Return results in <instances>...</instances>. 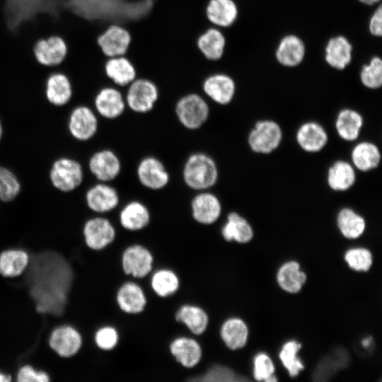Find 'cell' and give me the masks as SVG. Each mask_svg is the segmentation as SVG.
Segmentation results:
<instances>
[{"label":"cell","mask_w":382,"mask_h":382,"mask_svg":"<svg viewBox=\"0 0 382 382\" xmlns=\"http://www.w3.org/2000/svg\"><path fill=\"white\" fill-rule=\"evenodd\" d=\"M185 185L197 192L209 190L219 179V168L215 160L204 152H195L186 158L182 170Z\"/></svg>","instance_id":"1"},{"label":"cell","mask_w":382,"mask_h":382,"mask_svg":"<svg viewBox=\"0 0 382 382\" xmlns=\"http://www.w3.org/2000/svg\"><path fill=\"white\" fill-rule=\"evenodd\" d=\"M173 110L180 124L185 129L195 131L208 121L211 112L209 100L197 93H187L173 104Z\"/></svg>","instance_id":"2"},{"label":"cell","mask_w":382,"mask_h":382,"mask_svg":"<svg viewBox=\"0 0 382 382\" xmlns=\"http://www.w3.org/2000/svg\"><path fill=\"white\" fill-rule=\"evenodd\" d=\"M127 108L134 113L145 115L153 111L157 106L159 92L156 85L151 81L137 78L132 81L123 94Z\"/></svg>","instance_id":"3"},{"label":"cell","mask_w":382,"mask_h":382,"mask_svg":"<svg viewBox=\"0 0 382 382\" xmlns=\"http://www.w3.org/2000/svg\"><path fill=\"white\" fill-rule=\"evenodd\" d=\"M82 235L87 248L93 251H101L113 244L117 231L108 219L95 216L83 222Z\"/></svg>","instance_id":"4"},{"label":"cell","mask_w":382,"mask_h":382,"mask_svg":"<svg viewBox=\"0 0 382 382\" xmlns=\"http://www.w3.org/2000/svg\"><path fill=\"white\" fill-rule=\"evenodd\" d=\"M154 256L149 248L140 243L127 246L121 255L123 273L135 279L146 277L152 271Z\"/></svg>","instance_id":"5"},{"label":"cell","mask_w":382,"mask_h":382,"mask_svg":"<svg viewBox=\"0 0 382 382\" xmlns=\"http://www.w3.org/2000/svg\"><path fill=\"white\" fill-rule=\"evenodd\" d=\"M50 179L57 190L68 192L75 190L83 182V172L77 161L61 158L54 162L50 172Z\"/></svg>","instance_id":"6"},{"label":"cell","mask_w":382,"mask_h":382,"mask_svg":"<svg viewBox=\"0 0 382 382\" xmlns=\"http://www.w3.org/2000/svg\"><path fill=\"white\" fill-rule=\"evenodd\" d=\"M282 132L279 125L272 120H261L255 123L250 132L248 142L255 153L267 154L280 144Z\"/></svg>","instance_id":"7"},{"label":"cell","mask_w":382,"mask_h":382,"mask_svg":"<svg viewBox=\"0 0 382 382\" xmlns=\"http://www.w3.org/2000/svg\"><path fill=\"white\" fill-rule=\"evenodd\" d=\"M139 183L151 190H161L170 183V173L163 162L154 156L141 158L136 169Z\"/></svg>","instance_id":"8"},{"label":"cell","mask_w":382,"mask_h":382,"mask_svg":"<svg viewBox=\"0 0 382 382\" xmlns=\"http://www.w3.org/2000/svg\"><path fill=\"white\" fill-rule=\"evenodd\" d=\"M237 83L234 79L224 73L208 76L202 83L204 96L213 104L229 105L235 98Z\"/></svg>","instance_id":"9"},{"label":"cell","mask_w":382,"mask_h":382,"mask_svg":"<svg viewBox=\"0 0 382 382\" xmlns=\"http://www.w3.org/2000/svg\"><path fill=\"white\" fill-rule=\"evenodd\" d=\"M48 344L52 351L62 358L76 354L83 344L81 332L73 325L62 324L52 329Z\"/></svg>","instance_id":"10"},{"label":"cell","mask_w":382,"mask_h":382,"mask_svg":"<svg viewBox=\"0 0 382 382\" xmlns=\"http://www.w3.org/2000/svg\"><path fill=\"white\" fill-rule=\"evenodd\" d=\"M190 214L197 224L212 225L217 221L222 212L219 198L209 190L198 192L190 201Z\"/></svg>","instance_id":"11"},{"label":"cell","mask_w":382,"mask_h":382,"mask_svg":"<svg viewBox=\"0 0 382 382\" xmlns=\"http://www.w3.org/2000/svg\"><path fill=\"white\" fill-rule=\"evenodd\" d=\"M168 352L176 363L186 369L196 367L203 357V349L199 341L187 336L173 338L168 345Z\"/></svg>","instance_id":"12"},{"label":"cell","mask_w":382,"mask_h":382,"mask_svg":"<svg viewBox=\"0 0 382 382\" xmlns=\"http://www.w3.org/2000/svg\"><path fill=\"white\" fill-rule=\"evenodd\" d=\"M68 127L75 139L79 141L89 140L95 136L98 128L96 112L88 105H78L70 114Z\"/></svg>","instance_id":"13"},{"label":"cell","mask_w":382,"mask_h":382,"mask_svg":"<svg viewBox=\"0 0 382 382\" xmlns=\"http://www.w3.org/2000/svg\"><path fill=\"white\" fill-rule=\"evenodd\" d=\"M88 168L95 178L103 183L116 179L122 171V162L118 155L111 149L95 152L89 158Z\"/></svg>","instance_id":"14"},{"label":"cell","mask_w":382,"mask_h":382,"mask_svg":"<svg viewBox=\"0 0 382 382\" xmlns=\"http://www.w3.org/2000/svg\"><path fill=\"white\" fill-rule=\"evenodd\" d=\"M93 107L101 117L115 120L122 116L127 110L124 95L116 87L105 86L96 94Z\"/></svg>","instance_id":"15"},{"label":"cell","mask_w":382,"mask_h":382,"mask_svg":"<svg viewBox=\"0 0 382 382\" xmlns=\"http://www.w3.org/2000/svg\"><path fill=\"white\" fill-rule=\"evenodd\" d=\"M115 303L125 314L139 315L147 306V297L141 286L132 281L122 283L115 292Z\"/></svg>","instance_id":"16"},{"label":"cell","mask_w":382,"mask_h":382,"mask_svg":"<svg viewBox=\"0 0 382 382\" xmlns=\"http://www.w3.org/2000/svg\"><path fill=\"white\" fill-rule=\"evenodd\" d=\"M88 207L97 214H105L116 209L120 202L117 190L108 183L100 182L90 187L86 193Z\"/></svg>","instance_id":"17"},{"label":"cell","mask_w":382,"mask_h":382,"mask_svg":"<svg viewBox=\"0 0 382 382\" xmlns=\"http://www.w3.org/2000/svg\"><path fill=\"white\" fill-rule=\"evenodd\" d=\"M130 41L129 31L117 24L110 25L97 38L102 52L108 58L124 56Z\"/></svg>","instance_id":"18"},{"label":"cell","mask_w":382,"mask_h":382,"mask_svg":"<svg viewBox=\"0 0 382 382\" xmlns=\"http://www.w3.org/2000/svg\"><path fill=\"white\" fill-rule=\"evenodd\" d=\"M67 47L64 40L58 35H51L38 40L34 45L33 52L37 61L42 65L54 66L64 59Z\"/></svg>","instance_id":"19"},{"label":"cell","mask_w":382,"mask_h":382,"mask_svg":"<svg viewBox=\"0 0 382 382\" xmlns=\"http://www.w3.org/2000/svg\"><path fill=\"white\" fill-rule=\"evenodd\" d=\"M151 215L148 207L139 200H131L120 209L118 220L125 230L135 232L146 228L151 223Z\"/></svg>","instance_id":"20"},{"label":"cell","mask_w":382,"mask_h":382,"mask_svg":"<svg viewBox=\"0 0 382 382\" xmlns=\"http://www.w3.org/2000/svg\"><path fill=\"white\" fill-rule=\"evenodd\" d=\"M175 322L184 325L195 336L206 332L209 323L207 311L195 303H183L174 314Z\"/></svg>","instance_id":"21"},{"label":"cell","mask_w":382,"mask_h":382,"mask_svg":"<svg viewBox=\"0 0 382 382\" xmlns=\"http://www.w3.org/2000/svg\"><path fill=\"white\" fill-rule=\"evenodd\" d=\"M306 46L303 40L294 34L284 36L279 42L275 58L278 63L286 67H295L303 60Z\"/></svg>","instance_id":"22"},{"label":"cell","mask_w":382,"mask_h":382,"mask_svg":"<svg viewBox=\"0 0 382 382\" xmlns=\"http://www.w3.org/2000/svg\"><path fill=\"white\" fill-rule=\"evenodd\" d=\"M353 47L344 35L330 37L325 47V60L333 69H345L352 62Z\"/></svg>","instance_id":"23"},{"label":"cell","mask_w":382,"mask_h":382,"mask_svg":"<svg viewBox=\"0 0 382 382\" xmlns=\"http://www.w3.org/2000/svg\"><path fill=\"white\" fill-rule=\"evenodd\" d=\"M45 98L56 107L66 105L72 98V86L66 75L60 72L50 74L45 83Z\"/></svg>","instance_id":"24"},{"label":"cell","mask_w":382,"mask_h":382,"mask_svg":"<svg viewBox=\"0 0 382 382\" xmlns=\"http://www.w3.org/2000/svg\"><path fill=\"white\" fill-rule=\"evenodd\" d=\"M238 7L234 0H209L206 15L215 27L227 28L233 25L238 16Z\"/></svg>","instance_id":"25"},{"label":"cell","mask_w":382,"mask_h":382,"mask_svg":"<svg viewBox=\"0 0 382 382\" xmlns=\"http://www.w3.org/2000/svg\"><path fill=\"white\" fill-rule=\"evenodd\" d=\"M328 139L325 129L315 122L303 123L296 133V141L299 145L307 152L320 151L326 145Z\"/></svg>","instance_id":"26"},{"label":"cell","mask_w":382,"mask_h":382,"mask_svg":"<svg viewBox=\"0 0 382 382\" xmlns=\"http://www.w3.org/2000/svg\"><path fill=\"white\" fill-rule=\"evenodd\" d=\"M30 261L28 253L19 248H9L0 253V274L4 277H17L23 274Z\"/></svg>","instance_id":"27"},{"label":"cell","mask_w":382,"mask_h":382,"mask_svg":"<svg viewBox=\"0 0 382 382\" xmlns=\"http://www.w3.org/2000/svg\"><path fill=\"white\" fill-rule=\"evenodd\" d=\"M105 71L118 89L127 86L136 79L134 67L125 56L109 58L105 64Z\"/></svg>","instance_id":"28"},{"label":"cell","mask_w":382,"mask_h":382,"mask_svg":"<svg viewBox=\"0 0 382 382\" xmlns=\"http://www.w3.org/2000/svg\"><path fill=\"white\" fill-rule=\"evenodd\" d=\"M221 233L225 241H234L240 243L250 241L253 236L250 224L236 212H230L228 214L226 221L222 226Z\"/></svg>","instance_id":"29"},{"label":"cell","mask_w":382,"mask_h":382,"mask_svg":"<svg viewBox=\"0 0 382 382\" xmlns=\"http://www.w3.org/2000/svg\"><path fill=\"white\" fill-rule=\"evenodd\" d=\"M150 286L155 294L160 298H168L176 294L180 287L178 274L170 268H160L152 274Z\"/></svg>","instance_id":"30"},{"label":"cell","mask_w":382,"mask_h":382,"mask_svg":"<svg viewBox=\"0 0 382 382\" xmlns=\"http://www.w3.org/2000/svg\"><path fill=\"white\" fill-rule=\"evenodd\" d=\"M197 45L207 59L216 61L224 54L226 38L220 29L214 26L199 36Z\"/></svg>","instance_id":"31"},{"label":"cell","mask_w":382,"mask_h":382,"mask_svg":"<svg viewBox=\"0 0 382 382\" xmlns=\"http://www.w3.org/2000/svg\"><path fill=\"white\" fill-rule=\"evenodd\" d=\"M351 158L354 166L366 172L378 167L381 155L376 145L368 141L357 144L352 149Z\"/></svg>","instance_id":"32"},{"label":"cell","mask_w":382,"mask_h":382,"mask_svg":"<svg viewBox=\"0 0 382 382\" xmlns=\"http://www.w3.org/2000/svg\"><path fill=\"white\" fill-rule=\"evenodd\" d=\"M248 330L240 318H231L224 322L220 328V336L226 346L236 350L243 347L247 342Z\"/></svg>","instance_id":"33"},{"label":"cell","mask_w":382,"mask_h":382,"mask_svg":"<svg viewBox=\"0 0 382 382\" xmlns=\"http://www.w3.org/2000/svg\"><path fill=\"white\" fill-rule=\"evenodd\" d=\"M355 180L354 168L347 161H337L328 169V184L335 191L349 190L354 184Z\"/></svg>","instance_id":"34"},{"label":"cell","mask_w":382,"mask_h":382,"mask_svg":"<svg viewBox=\"0 0 382 382\" xmlns=\"http://www.w3.org/2000/svg\"><path fill=\"white\" fill-rule=\"evenodd\" d=\"M363 126V118L352 109L342 110L337 115L335 127L338 135L344 140L352 141L357 139Z\"/></svg>","instance_id":"35"},{"label":"cell","mask_w":382,"mask_h":382,"mask_svg":"<svg viewBox=\"0 0 382 382\" xmlns=\"http://www.w3.org/2000/svg\"><path fill=\"white\" fill-rule=\"evenodd\" d=\"M306 279V274L300 270L299 263L294 261L284 264L277 273L279 286L290 293L299 291Z\"/></svg>","instance_id":"36"},{"label":"cell","mask_w":382,"mask_h":382,"mask_svg":"<svg viewBox=\"0 0 382 382\" xmlns=\"http://www.w3.org/2000/svg\"><path fill=\"white\" fill-rule=\"evenodd\" d=\"M337 222L342 234L350 239L359 237L366 226L364 218L350 208H343L339 212Z\"/></svg>","instance_id":"37"},{"label":"cell","mask_w":382,"mask_h":382,"mask_svg":"<svg viewBox=\"0 0 382 382\" xmlns=\"http://www.w3.org/2000/svg\"><path fill=\"white\" fill-rule=\"evenodd\" d=\"M359 78L361 83L370 89L379 88L382 85V60L373 57L368 64L362 66Z\"/></svg>","instance_id":"38"},{"label":"cell","mask_w":382,"mask_h":382,"mask_svg":"<svg viewBox=\"0 0 382 382\" xmlns=\"http://www.w3.org/2000/svg\"><path fill=\"white\" fill-rule=\"evenodd\" d=\"M120 334L115 325L110 324L99 327L94 332L93 342L96 347L104 352L116 349L120 342Z\"/></svg>","instance_id":"39"},{"label":"cell","mask_w":382,"mask_h":382,"mask_svg":"<svg viewBox=\"0 0 382 382\" xmlns=\"http://www.w3.org/2000/svg\"><path fill=\"white\" fill-rule=\"evenodd\" d=\"M21 191V184L15 174L0 166V201H13Z\"/></svg>","instance_id":"40"},{"label":"cell","mask_w":382,"mask_h":382,"mask_svg":"<svg viewBox=\"0 0 382 382\" xmlns=\"http://www.w3.org/2000/svg\"><path fill=\"white\" fill-rule=\"evenodd\" d=\"M301 345L296 341H289L284 345L279 358L291 377L296 376L304 366L297 356Z\"/></svg>","instance_id":"41"},{"label":"cell","mask_w":382,"mask_h":382,"mask_svg":"<svg viewBox=\"0 0 382 382\" xmlns=\"http://www.w3.org/2000/svg\"><path fill=\"white\" fill-rule=\"evenodd\" d=\"M235 372L230 368L223 365H213L204 372L189 379L201 382H232L243 381L237 378Z\"/></svg>","instance_id":"42"},{"label":"cell","mask_w":382,"mask_h":382,"mask_svg":"<svg viewBox=\"0 0 382 382\" xmlns=\"http://www.w3.org/2000/svg\"><path fill=\"white\" fill-rule=\"evenodd\" d=\"M345 258L349 266L357 271H367L372 264L371 254L365 248L349 250Z\"/></svg>","instance_id":"43"},{"label":"cell","mask_w":382,"mask_h":382,"mask_svg":"<svg viewBox=\"0 0 382 382\" xmlns=\"http://www.w3.org/2000/svg\"><path fill=\"white\" fill-rule=\"evenodd\" d=\"M274 366L271 359L265 353L257 354L254 359V377L257 381H277L273 376Z\"/></svg>","instance_id":"44"},{"label":"cell","mask_w":382,"mask_h":382,"mask_svg":"<svg viewBox=\"0 0 382 382\" xmlns=\"http://www.w3.org/2000/svg\"><path fill=\"white\" fill-rule=\"evenodd\" d=\"M15 382H50V377L45 371L25 364L18 369Z\"/></svg>","instance_id":"45"},{"label":"cell","mask_w":382,"mask_h":382,"mask_svg":"<svg viewBox=\"0 0 382 382\" xmlns=\"http://www.w3.org/2000/svg\"><path fill=\"white\" fill-rule=\"evenodd\" d=\"M339 368L333 357L326 356L319 361L313 373V379L322 381L329 380L335 376Z\"/></svg>","instance_id":"46"},{"label":"cell","mask_w":382,"mask_h":382,"mask_svg":"<svg viewBox=\"0 0 382 382\" xmlns=\"http://www.w3.org/2000/svg\"><path fill=\"white\" fill-rule=\"evenodd\" d=\"M369 31L374 37L382 35V6L381 4L374 10L368 25Z\"/></svg>","instance_id":"47"},{"label":"cell","mask_w":382,"mask_h":382,"mask_svg":"<svg viewBox=\"0 0 382 382\" xmlns=\"http://www.w3.org/2000/svg\"><path fill=\"white\" fill-rule=\"evenodd\" d=\"M0 382H13V378L11 375L0 371Z\"/></svg>","instance_id":"48"},{"label":"cell","mask_w":382,"mask_h":382,"mask_svg":"<svg viewBox=\"0 0 382 382\" xmlns=\"http://www.w3.org/2000/svg\"><path fill=\"white\" fill-rule=\"evenodd\" d=\"M359 2L365 4V5H368V6H371V5H374V4H376L377 3H379L381 1V0H358Z\"/></svg>","instance_id":"49"},{"label":"cell","mask_w":382,"mask_h":382,"mask_svg":"<svg viewBox=\"0 0 382 382\" xmlns=\"http://www.w3.org/2000/svg\"><path fill=\"white\" fill-rule=\"evenodd\" d=\"M2 134H3V127H2V124L0 120V140L2 137Z\"/></svg>","instance_id":"50"}]
</instances>
